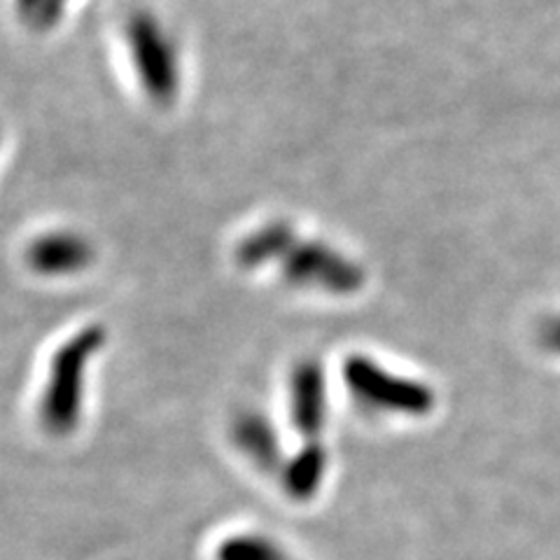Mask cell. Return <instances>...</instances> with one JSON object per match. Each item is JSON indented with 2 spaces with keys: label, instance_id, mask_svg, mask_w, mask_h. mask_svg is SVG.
<instances>
[{
  "label": "cell",
  "instance_id": "cell-10",
  "mask_svg": "<svg viewBox=\"0 0 560 560\" xmlns=\"http://www.w3.org/2000/svg\"><path fill=\"white\" fill-rule=\"evenodd\" d=\"M288 560H292V558H288Z\"/></svg>",
  "mask_w": 560,
  "mask_h": 560
},
{
  "label": "cell",
  "instance_id": "cell-8",
  "mask_svg": "<svg viewBox=\"0 0 560 560\" xmlns=\"http://www.w3.org/2000/svg\"><path fill=\"white\" fill-rule=\"evenodd\" d=\"M327 471V455L320 442H306V446L292 455L280 469L288 495L294 500H311L318 493Z\"/></svg>",
  "mask_w": 560,
  "mask_h": 560
},
{
  "label": "cell",
  "instance_id": "cell-2",
  "mask_svg": "<svg viewBox=\"0 0 560 560\" xmlns=\"http://www.w3.org/2000/svg\"><path fill=\"white\" fill-rule=\"evenodd\" d=\"M343 378L358 399L374 409L420 413L430 407V395L420 385L397 378L362 355L350 358L343 366Z\"/></svg>",
  "mask_w": 560,
  "mask_h": 560
},
{
  "label": "cell",
  "instance_id": "cell-3",
  "mask_svg": "<svg viewBox=\"0 0 560 560\" xmlns=\"http://www.w3.org/2000/svg\"><path fill=\"white\" fill-rule=\"evenodd\" d=\"M290 418L296 434L306 442H318L327 420V383L323 366L304 360L294 366L290 378Z\"/></svg>",
  "mask_w": 560,
  "mask_h": 560
},
{
  "label": "cell",
  "instance_id": "cell-9",
  "mask_svg": "<svg viewBox=\"0 0 560 560\" xmlns=\"http://www.w3.org/2000/svg\"><path fill=\"white\" fill-rule=\"evenodd\" d=\"M283 547H278L276 541L267 535L257 533H241L232 535L220 541L215 549V560H288Z\"/></svg>",
  "mask_w": 560,
  "mask_h": 560
},
{
  "label": "cell",
  "instance_id": "cell-1",
  "mask_svg": "<svg viewBox=\"0 0 560 560\" xmlns=\"http://www.w3.org/2000/svg\"><path fill=\"white\" fill-rule=\"evenodd\" d=\"M105 343V331L96 325L80 329L51 355L49 376L40 399V420L49 434L68 436L80 425L84 405L86 366Z\"/></svg>",
  "mask_w": 560,
  "mask_h": 560
},
{
  "label": "cell",
  "instance_id": "cell-7",
  "mask_svg": "<svg viewBox=\"0 0 560 560\" xmlns=\"http://www.w3.org/2000/svg\"><path fill=\"white\" fill-rule=\"evenodd\" d=\"M234 440L238 448L265 471L283 469L285 463L280 455L278 434L265 416L255 411L241 413L234 423Z\"/></svg>",
  "mask_w": 560,
  "mask_h": 560
},
{
  "label": "cell",
  "instance_id": "cell-5",
  "mask_svg": "<svg viewBox=\"0 0 560 560\" xmlns=\"http://www.w3.org/2000/svg\"><path fill=\"white\" fill-rule=\"evenodd\" d=\"M133 40H136V55L140 63V73L156 96H168L175 84V66H173V51L166 47L164 33L156 28L150 20H140L133 26Z\"/></svg>",
  "mask_w": 560,
  "mask_h": 560
},
{
  "label": "cell",
  "instance_id": "cell-6",
  "mask_svg": "<svg viewBox=\"0 0 560 560\" xmlns=\"http://www.w3.org/2000/svg\"><path fill=\"white\" fill-rule=\"evenodd\" d=\"M92 259L86 241L70 234H49L35 241L28 250V265L45 276H66L82 271Z\"/></svg>",
  "mask_w": 560,
  "mask_h": 560
},
{
  "label": "cell",
  "instance_id": "cell-4",
  "mask_svg": "<svg viewBox=\"0 0 560 560\" xmlns=\"http://www.w3.org/2000/svg\"><path fill=\"white\" fill-rule=\"evenodd\" d=\"M285 273L296 285L323 288L329 292H350L360 283L358 269L323 245H304V248L292 250Z\"/></svg>",
  "mask_w": 560,
  "mask_h": 560
}]
</instances>
